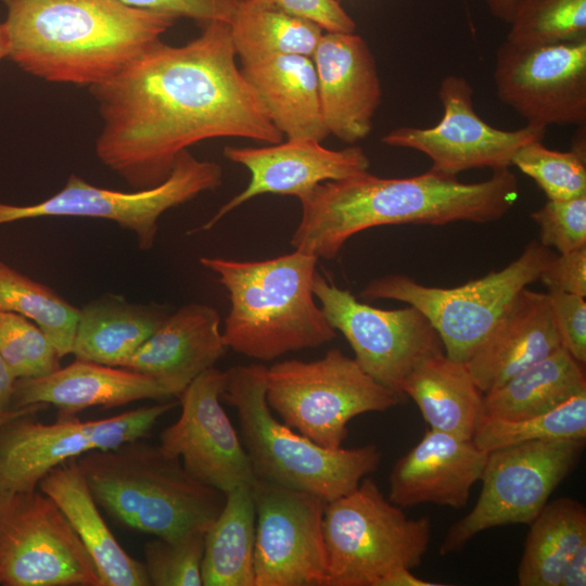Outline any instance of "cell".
I'll list each match as a JSON object with an SVG mask.
<instances>
[{"label": "cell", "mask_w": 586, "mask_h": 586, "mask_svg": "<svg viewBox=\"0 0 586 586\" xmlns=\"http://www.w3.org/2000/svg\"><path fill=\"white\" fill-rule=\"evenodd\" d=\"M201 25L188 43L161 41L89 88L103 122L95 154L135 190L164 182L177 156L206 139L282 141L237 65L229 24Z\"/></svg>", "instance_id": "obj_1"}, {"label": "cell", "mask_w": 586, "mask_h": 586, "mask_svg": "<svg viewBox=\"0 0 586 586\" xmlns=\"http://www.w3.org/2000/svg\"><path fill=\"white\" fill-rule=\"evenodd\" d=\"M519 196L509 167L493 169L480 182L428 170L406 178L367 171L324 181L300 198L301 220L291 245L317 258L333 259L353 235L379 226L455 221L488 224L502 218Z\"/></svg>", "instance_id": "obj_2"}, {"label": "cell", "mask_w": 586, "mask_h": 586, "mask_svg": "<svg viewBox=\"0 0 586 586\" xmlns=\"http://www.w3.org/2000/svg\"><path fill=\"white\" fill-rule=\"evenodd\" d=\"M8 58L50 82L92 87L161 42L179 20L118 0H1Z\"/></svg>", "instance_id": "obj_3"}, {"label": "cell", "mask_w": 586, "mask_h": 586, "mask_svg": "<svg viewBox=\"0 0 586 586\" xmlns=\"http://www.w3.org/2000/svg\"><path fill=\"white\" fill-rule=\"evenodd\" d=\"M318 258L297 251L265 260L201 257L228 291L222 341L244 356L269 361L319 347L336 336L314 300Z\"/></svg>", "instance_id": "obj_4"}, {"label": "cell", "mask_w": 586, "mask_h": 586, "mask_svg": "<svg viewBox=\"0 0 586 586\" xmlns=\"http://www.w3.org/2000/svg\"><path fill=\"white\" fill-rule=\"evenodd\" d=\"M99 507L124 525L161 538L206 532L226 494L195 480L179 458L144 438L77 458Z\"/></svg>", "instance_id": "obj_5"}, {"label": "cell", "mask_w": 586, "mask_h": 586, "mask_svg": "<svg viewBox=\"0 0 586 586\" xmlns=\"http://www.w3.org/2000/svg\"><path fill=\"white\" fill-rule=\"evenodd\" d=\"M226 372L221 399L237 411L240 438L255 479L329 502L354 491L378 469L382 454L373 444L330 449L280 422L267 403L266 366L239 365Z\"/></svg>", "instance_id": "obj_6"}, {"label": "cell", "mask_w": 586, "mask_h": 586, "mask_svg": "<svg viewBox=\"0 0 586 586\" xmlns=\"http://www.w3.org/2000/svg\"><path fill=\"white\" fill-rule=\"evenodd\" d=\"M322 531L328 586H375L397 568L422 562L431 537L428 517L408 518L370 477L327 502Z\"/></svg>", "instance_id": "obj_7"}, {"label": "cell", "mask_w": 586, "mask_h": 586, "mask_svg": "<svg viewBox=\"0 0 586 586\" xmlns=\"http://www.w3.org/2000/svg\"><path fill=\"white\" fill-rule=\"evenodd\" d=\"M266 398L286 425L330 449L342 447L353 418L385 411L402 399L339 348L316 360L288 359L267 368Z\"/></svg>", "instance_id": "obj_8"}, {"label": "cell", "mask_w": 586, "mask_h": 586, "mask_svg": "<svg viewBox=\"0 0 586 586\" xmlns=\"http://www.w3.org/2000/svg\"><path fill=\"white\" fill-rule=\"evenodd\" d=\"M555 255L539 241L499 271L455 288L423 285L408 276L387 275L370 281L359 293L364 301L396 300L420 310L435 329L444 353L464 364L513 298L539 279Z\"/></svg>", "instance_id": "obj_9"}, {"label": "cell", "mask_w": 586, "mask_h": 586, "mask_svg": "<svg viewBox=\"0 0 586 586\" xmlns=\"http://www.w3.org/2000/svg\"><path fill=\"white\" fill-rule=\"evenodd\" d=\"M586 438L525 442L489 451L476 504L446 533L440 555L457 552L479 533L530 524L578 463Z\"/></svg>", "instance_id": "obj_10"}, {"label": "cell", "mask_w": 586, "mask_h": 586, "mask_svg": "<svg viewBox=\"0 0 586 586\" xmlns=\"http://www.w3.org/2000/svg\"><path fill=\"white\" fill-rule=\"evenodd\" d=\"M176 405L164 402L87 421L58 417L53 423L35 419L48 405H31L0 424V492L36 489L49 471L71 459L145 438Z\"/></svg>", "instance_id": "obj_11"}, {"label": "cell", "mask_w": 586, "mask_h": 586, "mask_svg": "<svg viewBox=\"0 0 586 586\" xmlns=\"http://www.w3.org/2000/svg\"><path fill=\"white\" fill-rule=\"evenodd\" d=\"M221 182L220 165L198 160L184 150L177 156L168 178L156 187L123 192L90 184L72 174L59 192L39 203L0 202V226L42 217L105 219L132 231L140 250L148 251L154 245L163 213L217 189Z\"/></svg>", "instance_id": "obj_12"}, {"label": "cell", "mask_w": 586, "mask_h": 586, "mask_svg": "<svg viewBox=\"0 0 586 586\" xmlns=\"http://www.w3.org/2000/svg\"><path fill=\"white\" fill-rule=\"evenodd\" d=\"M0 586H103L79 536L38 488L0 492Z\"/></svg>", "instance_id": "obj_13"}, {"label": "cell", "mask_w": 586, "mask_h": 586, "mask_svg": "<svg viewBox=\"0 0 586 586\" xmlns=\"http://www.w3.org/2000/svg\"><path fill=\"white\" fill-rule=\"evenodd\" d=\"M313 293L327 321L349 343L360 367L402 398L405 381L413 369L423 359L444 352L435 329L411 305L398 309L373 307L318 272Z\"/></svg>", "instance_id": "obj_14"}, {"label": "cell", "mask_w": 586, "mask_h": 586, "mask_svg": "<svg viewBox=\"0 0 586 586\" xmlns=\"http://www.w3.org/2000/svg\"><path fill=\"white\" fill-rule=\"evenodd\" d=\"M254 586H328L327 505L308 492L255 479Z\"/></svg>", "instance_id": "obj_15"}, {"label": "cell", "mask_w": 586, "mask_h": 586, "mask_svg": "<svg viewBox=\"0 0 586 586\" xmlns=\"http://www.w3.org/2000/svg\"><path fill=\"white\" fill-rule=\"evenodd\" d=\"M493 78L500 102L526 125L586 124V38L533 47L505 41Z\"/></svg>", "instance_id": "obj_16"}, {"label": "cell", "mask_w": 586, "mask_h": 586, "mask_svg": "<svg viewBox=\"0 0 586 586\" xmlns=\"http://www.w3.org/2000/svg\"><path fill=\"white\" fill-rule=\"evenodd\" d=\"M438 99L444 113L436 125L398 127L381 141L421 152L431 160L430 169L457 176L473 168L510 167L523 145L545 137V128L525 125L515 130H502L484 122L474 110L471 84L460 75L450 74L442 79Z\"/></svg>", "instance_id": "obj_17"}, {"label": "cell", "mask_w": 586, "mask_h": 586, "mask_svg": "<svg viewBox=\"0 0 586 586\" xmlns=\"http://www.w3.org/2000/svg\"><path fill=\"white\" fill-rule=\"evenodd\" d=\"M227 372L212 367L177 397L179 418L160 434V448L179 458L201 483L222 493L252 485L255 475L240 435L220 404Z\"/></svg>", "instance_id": "obj_18"}, {"label": "cell", "mask_w": 586, "mask_h": 586, "mask_svg": "<svg viewBox=\"0 0 586 586\" xmlns=\"http://www.w3.org/2000/svg\"><path fill=\"white\" fill-rule=\"evenodd\" d=\"M224 156L251 174L246 188L191 232L208 231L228 213L265 193L302 198L317 184L364 171L370 160L360 146L330 150L314 140H286L267 146H226Z\"/></svg>", "instance_id": "obj_19"}, {"label": "cell", "mask_w": 586, "mask_h": 586, "mask_svg": "<svg viewBox=\"0 0 586 586\" xmlns=\"http://www.w3.org/2000/svg\"><path fill=\"white\" fill-rule=\"evenodd\" d=\"M311 59L329 133L346 143L367 138L382 99L375 61L367 42L355 33L326 31Z\"/></svg>", "instance_id": "obj_20"}, {"label": "cell", "mask_w": 586, "mask_h": 586, "mask_svg": "<svg viewBox=\"0 0 586 586\" xmlns=\"http://www.w3.org/2000/svg\"><path fill=\"white\" fill-rule=\"evenodd\" d=\"M487 455L472 440L429 429L393 466L388 500L400 508L420 504L463 508L482 477Z\"/></svg>", "instance_id": "obj_21"}, {"label": "cell", "mask_w": 586, "mask_h": 586, "mask_svg": "<svg viewBox=\"0 0 586 586\" xmlns=\"http://www.w3.org/2000/svg\"><path fill=\"white\" fill-rule=\"evenodd\" d=\"M154 378L122 367L76 359L39 378L15 381L12 409L52 405L58 417H73L93 408H113L141 399L170 398Z\"/></svg>", "instance_id": "obj_22"}, {"label": "cell", "mask_w": 586, "mask_h": 586, "mask_svg": "<svg viewBox=\"0 0 586 586\" xmlns=\"http://www.w3.org/2000/svg\"><path fill=\"white\" fill-rule=\"evenodd\" d=\"M560 346L548 294L525 288L464 366L486 394Z\"/></svg>", "instance_id": "obj_23"}, {"label": "cell", "mask_w": 586, "mask_h": 586, "mask_svg": "<svg viewBox=\"0 0 586 586\" xmlns=\"http://www.w3.org/2000/svg\"><path fill=\"white\" fill-rule=\"evenodd\" d=\"M219 324L214 307L184 305L165 318L124 368L154 378L171 397H178L226 354Z\"/></svg>", "instance_id": "obj_24"}, {"label": "cell", "mask_w": 586, "mask_h": 586, "mask_svg": "<svg viewBox=\"0 0 586 586\" xmlns=\"http://www.w3.org/2000/svg\"><path fill=\"white\" fill-rule=\"evenodd\" d=\"M38 489L66 517L92 557L103 586H150L143 562L122 547L102 517L77 458L49 471Z\"/></svg>", "instance_id": "obj_25"}, {"label": "cell", "mask_w": 586, "mask_h": 586, "mask_svg": "<svg viewBox=\"0 0 586 586\" xmlns=\"http://www.w3.org/2000/svg\"><path fill=\"white\" fill-rule=\"evenodd\" d=\"M241 73L286 140L320 142L330 135L322 118L310 56L276 55L242 65Z\"/></svg>", "instance_id": "obj_26"}, {"label": "cell", "mask_w": 586, "mask_h": 586, "mask_svg": "<svg viewBox=\"0 0 586 586\" xmlns=\"http://www.w3.org/2000/svg\"><path fill=\"white\" fill-rule=\"evenodd\" d=\"M167 316L161 306L105 294L79 309L72 354L76 359L124 368Z\"/></svg>", "instance_id": "obj_27"}, {"label": "cell", "mask_w": 586, "mask_h": 586, "mask_svg": "<svg viewBox=\"0 0 586 586\" xmlns=\"http://www.w3.org/2000/svg\"><path fill=\"white\" fill-rule=\"evenodd\" d=\"M419 407L430 429L462 440H472L484 413V394L464 364L444 352L423 359L403 386Z\"/></svg>", "instance_id": "obj_28"}, {"label": "cell", "mask_w": 586, "mask_h": 586, "mask_svg": "<svg viewBox=\"0 0 586 586\" xmlns=\"http://www.w3.org/2000/svg\"><path fill=\"white\" fill-rule=\"evenodd\" d=\"M584 365L562 346L484 394V415L521 419L555 409L586 392Z\"/></svg>", "instance_id": "obj_29"}, {"label": "cell", "mask_w": 586, "mask_h": 586, "mask_svg": "<svg viewBox=\"0 0 586 586\" xmlns=\"http://www.w3.org/2000/svg\"><path fill=\"white\" fill-rule=\"evenodd\" d=\"M251 486L225 493V505L204 534V586H254L256 511Z\"/></svg>", "instance_id": "obj_30"}, {"label": "cell", "mask_w": 586, "mask_h": 586, "mask_svg": "<svg viewBox=\"0 0 586 586\" xmlns=\"http://www.w3.org/2000/svg\"><path fill=\"white\" fill-rule=\"evenodd\" d=\"M518 566L520 586H559L575 551L586 543V508L573 498L547 502L528 524Z\"/></svg>", "instance_id": "obj_31"}, {"label": "cell", "mask_w": 586, "mask_h": 586, "mask_svg": "<svg viewBox=\"0 0 586 586\" xmlns=\"http://www.w3.org/2000/svg\"><path fill=\"white\" fill-rule=\"evenodd\" d=\"M229 26L242 65L276 55L311 58L323 34L311 21L260 0H242Z\"/></svg>", "instance_id": "obj_32"}, {"label": "cell", "mask_w": 586, "mask_h": 586, "mask_svg": "<svg viewBox=\"0 0 586 586\" xmlns=\"http://www.w3.org/2000/svg\"><path fill=\"white\" fill-rule=\"evenodd\" d=\"M0 311L15 313L34 321L49 336L61 358L72 354L79 308L2 260Z\"/></svg>", "instance_id": "obj_33"}, {"label": "cell", "mask_w": 586, "mask_h": 586, "mask_svg": "<svg viewBox=\"0 0 586 586\" xmlns=\"http://www.w3.org/2000/svg\"><path fill=\"white\" fill-rule=\"evenodd\" d=\"M586 438V392L545 413L506 419L482 415L472 441L482 450L543 440Z\"/></svg>", "instance_id": "obj_34"}, {"label": "cell", "mask_w": 586, "mask_h": 586, "mask_svg": "<svg viewBox=\"0 0 586 586\" xmlns=\"http://www.w3.org/2000/svg\"><path fill=\"white\" fill-rule=\"evenodd\" d=\"M507 41L533 47L586 38V0H521Z\"/></svg>", "instance_id": "obj_35"}, {"label": "cell", "mask_w": 586, "mask_h": 586, "mask_svg": "<svg viewBox=\"0 0 586 586\" xmlns=\"http://www.w3.org/2000/svg\"><path fill=\"white\" fill-rule=\"evenodd\" d=\"M571 150L557 151L540 140L523 145L512 165L531 177L548 200H568L586 194L585 127Z\"/></svg>", "instance_id": "obj_36"}, {"label": "cell", "mask_w": 586, "mask_h": 586, "mask_svg": "<svg viewBox=\"0 0 586 586\" xmlns=\"http://www.w3.org/2000/svg\"><path fill=\"white\" fill-rule=\"evenodd\" d=\"M0 356L16 380L43 377L61 367V357L44 331L11 311H0Z\"/></svg>", "instance_id": "obj_37"}, {"label": "cell", "mask_w": 586, "mask_h": 586, "mask_svg": "<svg viewBox=\"0 0 586 586\" xmlns=\"http://www.w3.org/2000/svg\"><path fill=\"white\" fill-rule=\"evenodd\" d=\"M205 532L177 538L155 537L143 547L152 586H201Z\"/></svg>", "instance_id": "obj_38"}, {"label": "cell", "mask_w": 586, "mask_h": 586, "mask_svg": "<svg viewBox=\"0 0 586 586\" xmlns=\"http://www.w3.org/2000/svg\"><path fill=\"white\" fill-rule=\"evenodd\" d=\"M539 227L540 243L560 254L586 246V194L568 200H548L531 214Z\"/></svg>", "instance_id": "obj_39"}, {"label": "cell", "mask_w": 586, "mask_h": 586, "mask_svg": "<svg viewBox=\"0 0 586 586\" xmlns=\"http://www.w3.org/2000/svg\"><path fill=\"white\" fill-rule=\"evenodd\" d=\"M551 313L561 346L579 364H586V302L578 294L548 290Z\"/></svg>", "instance_id": "obj_40"}, {"label": "cell", "mask_w": 586, "mask_h": 586, "mask_svg": "<svg viewBox=\"0 0 586 586\" xmlns=\"http://www.w3.org/2000/svg\"><path fill=\"white\" fill-rule=\"evenodd\" d=\"M140 10L192 18L200 24L212 21L230 23L242 0H118Z\"/></svg>", "instance_id": "obj_41"}, {"label": "cell", "mask_w": 586, "mask_h": 586, "mask_svg": "<svg viewBox=\"0 0 586 586\" xmlns=\"http://www.w3.org/2000/svg\"><path fill=\"white\" fill-rule=\"evenodd\" d=\"M311 21L326 31L355 33L356 23L337 0H260Z\"/></svg>", "instance_id": "obj_42"}, {"label": "cell", "mask_w": 586, "mask_h": 586, "mask_svg": "<svg viewBox=\"0 0 586 586\" xmlns=\"http://www.w3.org/2000/svg\"><path fill=\"white\" fill-rule=\"evenodd\" d=\"M539 279L548 290L586 296V246L553 256Z\"/></svg>", "instance_id": "obj_43"}, {"label": "cell", "mask_w": 586, "mask_h": 586, "mask_svg": "<svg viewBox=\"0 0 586 586\" xmlns=\"http://www.w3.org/2000/svg\"><path fill=\"white\" fill-rule=\"evenodd\" d=\"M586 585V543L575 551L570 559L559 586Z\"/></svg>", "instance_id": "obj_44"}, {"label": "cell", "mask_w": 586, "mask_h": 586, "mask_svg": "<svg viewBox=\"0 0 586 586\" xmlns=\"http://www.w3.org/2000/svg\"><path fill=\"white\" fill-rule=\"evenodd\" d=\"M445 584L430 582L415 576L408 568H397L381 577L375 586H444Z\"/></svg>", "instance_id": "obj_45"}, {"label": "cell", "mask_w": 586, "mask_h": 586, "mask_svg": "<svg viewBox=\"0 0 586 586\" xmlns=\"http://www.w3.org/2000/svg\"><path fill=\"white\" fill-rule=\"evenodd\" d=\"M16 379L0 356V417L12 410V396Z\"/></svg>", "instance_id": "obj_46"}, {"label": "cell", "mask_w": 586, "mask_h": 586, "mask_svg": "<svg viewBox=\"0 0 586 586\" xmlns=\"http://www.w3.org/2000/svg\"><path fill=\"white\" fill-rule=\"evenodd\" d=\"M493 16L509 24L521 0H485Z\"/></svg>", "instance_id": "obj_47"}, {"label": "cell", "mask_w": 586, "mask_h": 586, "mask_svg": "<svg viewBox=\"0 0 586 586\" xmlns=\"http://www.w3.org/2000/svg\"><path fill=\"white\" fill-rule=\"evenodd\" d=\"M8 58V42L3 23H0V62Z\"/></svg>", "instance_id": "obj_48"}, {"label": "cell", "mask_w": 586, "mask_h": 586, "mask_svg": "<svg viewBox=\"0 0 586 586\" xmlns=\"http://www.w3.org/2000/svg\"><path fill=\"white\" fill-rule=\"evenodd\" d=\"M29 406L27 407H23V408H18V409H12L11 411H9L8 413L3 415L0 417V424L5 421L7 419L17 415V413H21L22 411H24L25 409H27Z\"/></svg>", "instance_id": "obj_49"}]
</instances>
